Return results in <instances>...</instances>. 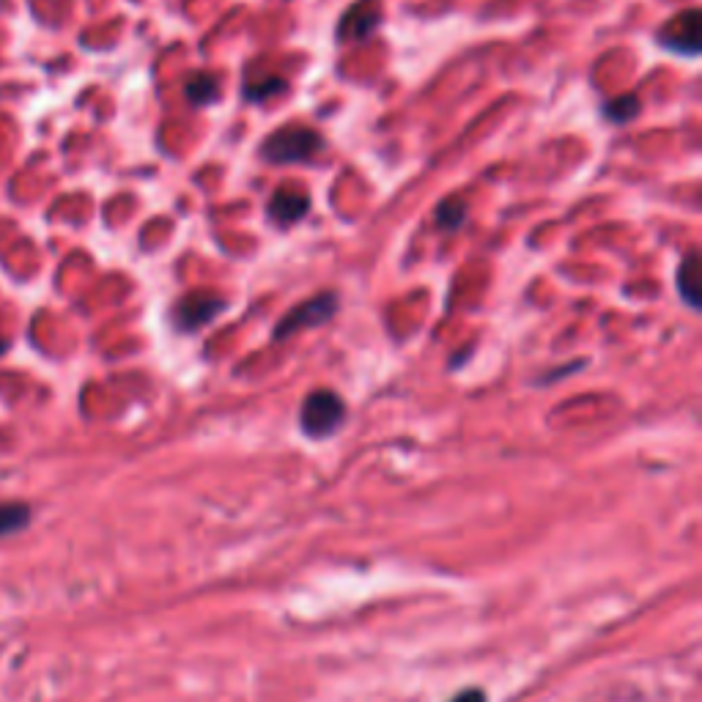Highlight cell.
<instances>
[{
	"mask_svg": "<svg viewBox=\"0 0 702 702\" xmlns=\"http://www.w3.org/2000/svg\"><path fill=\"white\" fill-rule=\"evenodd\" d=\"M280 88H283V80L269 77V80H261L258 86H247V96H250V99H266V96L277 94Z\"/></svg>",
	"mask_w": 702,
	"mask_h": 702,
	"instance_id": "cell-13",
	"label": "cell"
},
{
	"mask_svg": "<svg viewBox=\"0 0 702 702\" xmlns=\"http://www.w3.org/2000/svg\"><path fill=\"white\" fill-rule=\"evenodd\" d=\"M346 420V404L338 393L332 390H316L305 398L302 412H299V426L313 439H324L335 434Z\"/></svg>",
	"mask_w": 702,
	"mask_h": 702,
	"instance_id": "cell-2",
	"label": "cell"
},
{
	"mask_svg": "<svg viewBox=\"0 0 702 702\" xmlns=\"http://www.w3.org/2000/svg\"><path fill=\"white\" fill-rule=\"evenodd\" d=\"M604 113L609 116V121H617V124H626L628 118L637 116L639 113V99L637 96H620V99H612Z\"/></svg>",
	"mask_w": 702,
	"mask_h": 702,
	"instance_id": "cell-11",
	"label": "cell"
},
{
	"mask_svg": "<svg viewBox=\"0 0 702 702\" xmlns=\"http://www.w3.org/2000/svg\"><path fill=\"white\" fill-rule=\"evenodd\" d=\"M661 44L681 55L700 53V11L686 9L672 22H667L659 33Z\"/></svg>",
	"mask_w": 702,
	"mask_h": 702,
	"instance_id": "cell-4",
	"label": "cell"
},
{
	"mask_svg": "<svg viewBox=\"0 0 702 702\" xmlns=\"http://www.w3.org/2000/svg\"><path fill=\"white\" fill-rule=\"evenodd\" d=\"M310 209V198L297 187H280L269 201V217L277 225H294L299 223Z\"/></svg>",
	"mask_w": 702,
	"mask_h": 702,
	"instance_id": "cell-7",
	"label": "cell"
},
{
	"mask_svg": "<svg viewBox=\"0 0 702 702\" xmlns=\"http://www.w3.org/2000/svg\"><path fill=\"white\" fill-rule=\"evenodd\" d=\"M382 20V11L373 0H360L354 3L341 22V39L343 42H362L365 36H371L373 28Z\"/></svg>",
	"mask_w": 702,
	"mask_h": 702,
	"instance_id": "cell-6",
	"label": "cell"
},
{
	"mask_svg": "<svg viewBox=\"0 0 702 702\" xmlns=\"http://www.w3.org/2000/svg\"><path fill=\"white\" fill-rule=\"evenodd\" d=\"M31 522V511L25 505H0V535L20 532L25 524Z\"/></svg>",
	"mask_w": 702,
	"mask_h": 702,
	"instance_id": "cell-10",
	"label": "cell"
},
{
	"mask_svg": "<svg viewBox=\"0 0 702 702\" xmlns=\"http://www.w3.org/2000/svg\"><path fill=\"white\" fill-rule=\"evenodd\" d=\"M324 151V138L316 129L294 127L277 129L272 138L264 143V157L272 165H291V162H310Z\"/></svg>",
	"mask_w": 702,
	"mask_h": 702,
	"instance_id": "cell-1",
	"label": "cell"
},
{
	"mask_svg": "<svg viewBox=\"0 0 702 702\" xmlns=\"http://www.w3.org/2000/svg\"><path fill=\"white\" fill-rule=\"evenodd\" d=\"M678 291L692 308H700V258H697V253H689L683 258L681 269H678Z\"/></svg>",
	"mask_w": 702,
	"mask_h": 702,
	"instance_id": "cell-8",
	"label": "cell"
},
{
	"mask_svg": "<svg viewBox=\"0 0 702 702\" xmlns=\"http://www.w3.org/2000/svg\"><path fill=\"white\" fill-rule=\"evenodd\" d=\"M335 310H338V297L335 294H319V297H313L310 302H302L291 313H286L283 321L277 324L275 338L283 341V338H288V335H294L299 330L321 327V324H327L335 316Z\"/></svg>",
	"mask_w": 702,
	"mask_h": 702,
	"instance_id": "cell-3",
	"label": "cell"
},
{
	"mask_svg": "<svg viewBox=\"0 0 702 702\" xmlns=\"http://www.w3.org/2000/svg\"><path fill=\"white\" fill-rule=\"evenodd\" d=\"M223 308V299L212 297V294H187V297L176 305V324H179V330L184 332L201 330V327H206Z\"/></svg>",
	"mask_w": 702,
	"mask_h": 702,
	"instance_id": "cell-5",
	"label": "cell"
},
{
	"mask_svg": "<svg viewBox=\"0 0 702 702\" xmlns=\"http://www.w3.org/2000/svg\"><path fill=\"white\" fill-rule=\"evenodd\" d=\"M450 702H486V697H483L480 689H467V692L456 694Z\"/></svg>",
	"mask_w": 702,
	"mask_h": 702,
	"instance_id": "cell-14",
	"label": "cell"
},
{
	"mask_svg": "<svg viewBox=\"0 0 702 702\" xmlns=\"http://www.w3.org/2000/svg\"><path fill=\"white\" fill-rule=\"evenodd\" d=\"M217 91H220V86L209 75H195L187 83V99H190L192 105H212L214 99H217Z\"/></svg>",
	"mask_w": 702,
	"mask_h": 702,
	"instance_id": "cell-9",
	"label": "cell"
},
{
	"mask_svg": "<svg viewBox=\"0 0 702 702\" xmlns=\"http://www.w3.org/2000/svg\"><path fill=\"white\" fill-rule=\"evenodd\" d=\"M437 220H439V225H442V228H447V231H453V228H458V225H461V220H464V203L456 201V198H450V201L439 203Z\"/></svg>",
	"mask_w": 702,
	"mask_h": 702,
	"instance_id": "cell-12",
	"label": "cell"
}]
</instances>
